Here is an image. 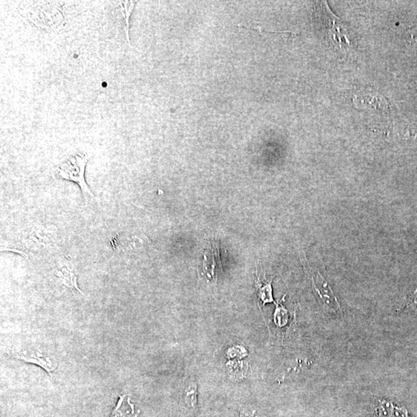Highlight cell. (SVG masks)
Segmentation results:
<instances>
[{
    "label": "cell",
    "instance_id": "7a4b0ae2",
    "mask_svg": "<svg viewBox=\"0 0 417 417\" xmlns=\"http://www.w3.org/2000/svg\"><path fill=\"white\" fill-rule=\"evenodd\" d=\"M88 160L89 158L86 153L76 154L63 162L58 169L59 177L72 181L79 185L85 199L94 197V194L90 190L85 178V169Z\"/></svg>",
    "mask_w": 417,
    "mask_h": 417
},
{
    "label": "cell",
    "instance_id": "52a82bcc",
    "mask_svg": "<svg viewBox=\"0 0 417 417\" xmlns=\"http://www.w3.org/2000/svg\"><path fill=\"white\" fill-rule=\"evenodd\" d=\"M258 297L264 303L274 302V299L272 297L271 281L266 284L265 285L259 287Z\"/></svg>",
    "mask_w": 417,
    "mask_h": 417
},
{
    "label": "cell",
    "instance_id": "7c38bea8",
    "mask_svg": "<svg viewBox=\"0 0 417 417\" xmlns=\"http://www.w3.org/2000/svg\"><path fill=\"white\" fill-rule=\"evenodd\" d=\"M394 417H405V413H403V412H402V410H399V409H396Z\"/></svg>",
    "mask_w": 417,
    "mask_h": 417
},
{
    "label": "cell",
    "instance_id": "5b68a950",
    "mask_svg": "<svg viewBox=\"0 0 417 417\" xmlns=\"http://www.w3.org/2000/svg\"><path fill=\"white\" fill-rule=\"evenodd\" d=\"M58 275L62 280L63 284H65L66 287L76 289L77 291H80L82 294L81 290L78 288V284H77V277L74 274L72 269L68 267H63L62 270L58 272Z\"/></svg>",
    "mask_w": 417,
    "mask_h": 417
},
{
    "label": "cell",
    "instance_id": "8fae6325",
    "mask_svg": "<svg viewBox=\"0 0 417 417\" xmlns=\"http://www.w3.org/2000/svg\"><path fill=\"white\" fill-rule=\"evenodd\" d=\"M247 351L242 347H233V348H230L227 352V355L230 357H239L242 358L247 355Z\"/></svg>",
    "mask_w": 417,
    "mask_h": 417
},
{
    "label": "cell",
    "instance_id": "3957f363",
    "mask_svg": "<svg viewBox=\"0 0 417 417\" xmlns=\"http://www.w3.org/2000/svg\"><path fill=\"white\" fill-rule=\"evenodd\" d=\"M14 358L17 359L23 360L26 362H30V363L36 364V365H40L44 369L46 370L50 375H51V371H54V368H56L57 365L53 366V363L51 360L48 358H44L41 354H38V355H24V354H21V355H15Z\"/></svg>",
    "mask_w": 417,
    "mask_h": 417
},
{
    "label": "cell",
    "instance_id": "9c48e42d",
    "mask_svg": "<svg viewBox=\"0 0 417 417\" xmlns=\"http://www.w3.org/2000/svg\"><path fill=\"white\" fill-rule=\"evenodd\" d=\"M392 406L390 402L382 401L378 405V417H390Z\"/></svg>",
    "mask_w": 417,
    "mask_h": 417
},
{
    "label": "cell",
    "instance_id": "6da1fadb",
    "mask_svg": "<svg viewBox=\"0 0 417 417\" xmlns=\"http://www.w3.org/2000/svg\"><path fill=\"white\" fill-rule=\"evenodd\" d=\"M21 14L30 23L42 29L56 30L64 22L59 6L55 3L32 2L21 5Z\"/></svg>",
    "mask_w": 417,
    "mask_h": 417
},
{
    "label": "cell",
    "instance_id": "8992f818",
    "mask_svg": "<svg viewBox=\"0 0 417 417\" xmlns=\"http://www.w3.org/2000/svg\"><path fill=\"white\" fill-rule=\"evenodd\" d=\"M185 403L186 404L189 409H194L197 407V388L196 384H189V386L186 388L184 396Z\"/></svg>",
    "mask_w": 417,
    "mask_h": 417
},
{
    "label": "cell",
    "instance_id": "30bf717a",
    "mask_svg": "<svg viewBox=\"0 0 417 417\" xmlns=\"http://www.w3.org/2000/svg\"><path fill=\"white\" fill-rule=\"evenodd\" d=\"M404 308L411 311H417V289L407 297Z\"/></svg>",
    "mask_w": 417,
    "mask_h": 417
},
{
    "label": "cell",
    "instance_id": "ba28073f",
    "mask_svg": "<svg viewBox=\"0 0 417 417\" xmlns=\"http://www.w3.org/2000/svg\"><path fill=\"white\" fill-rule=\"evenodd\" d=\"M240 417H264L258 409L251 405H242L239 409Z\"/></svg>",
    "mask_w": 417,
    "mask_h": 417
},
{
    "label": "cell",
    "instance_id": "277c9868",
    "mask_svg": "<svg viewBox=\"0 0 417 417\" xmlns=\"http://www.w3.org/2000/svg\"><path fill=\"white\" fill-rule=\"evenodd\" d=\"M135 3L136 2H133V1H123V2H119V4L121 7V14H122V17H123L124 29H125V34H126L127 40L129 43H130L129 19H130L131 14H132V11H133Z\"/></svg>",
    "mask_w": 417,
    "mask_h": 417
}]
</instances>
